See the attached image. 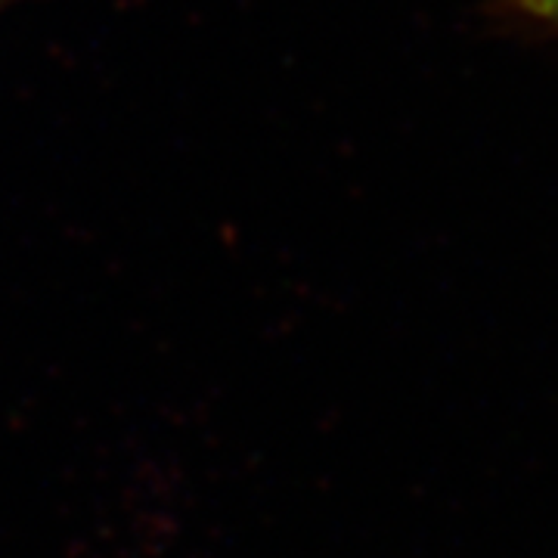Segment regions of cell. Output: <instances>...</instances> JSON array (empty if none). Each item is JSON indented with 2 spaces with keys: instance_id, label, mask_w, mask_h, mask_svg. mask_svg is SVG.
<instances>
[{
  "instance_id": "6da1fadb",
  "label": "cell",
  "mask_w": 558,
  "mask_h": 558,
  "mask_svg": "<svg viewBox=\"0 0 558 558\" xmlns=\"http://www.w3.org/2000/svg\"><path fill=\"white\" fill-rule=\"evenodd\" d=\"M527 16L539 22H549L558 28V0H515Z\"/></svg>"
}]
</instances>
